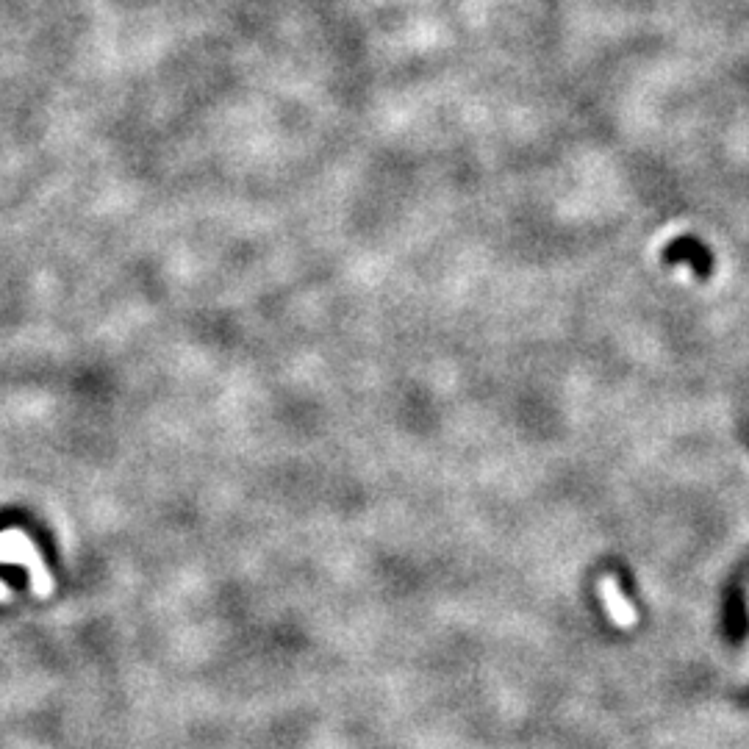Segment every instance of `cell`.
I'll return each mask as SVG.
<instances>
[{
	"mask_svg": "<svg viewBox=\"0 0 749 749\" xmlns=\"http://www.w3.org/2000/svg\"><path fill=\"white\" fill-rule=\"evenodd\" d=\"M600 597L602 605H605V611L611 616V622L616 627H622V630H630V627H636V608L630 605V600L625 597V591L622 586L616 583L614 575H605L600 578Z\"/></svg>",
	"mask_w": 749,
	"mask_h": 749,
	"instance_id": "7a4b0ae2",
	"label": "cell"
},
{
	"mask_svg": "<svg viewBox=\"0 0 749 749\" xmlns=\"http://www.w3.org/2000/svg\"><path fill=\"white\" fill-rule=\"evenodd\" d=\"M6 597H9V589H6V586H3V583H0V602L6 600Z\"/></svg>",
	"mask_w": 749,
	"mask_h": 749,
	"instance_id": "3957f363",
	"label": "cell"
},
{
	"mask_svg": "<svg viewBox=\"0 0 749 749\" xmlns=\"http://www.w3.org/2000/svg\"><path fill=\"white\" fill-rule=\"evenodd\" d=\"M0 561L3 564H23L31 572V586L37 594H48L50 591V572L45 564L39 561L34 544L23 536L20 530H6L0 533Z\"/></svg>",
	"mask_w": 749,
	"mask_h": 749,
	"instance_id": "6da1fadb",
	"label": "cell"
}]
</instances>
